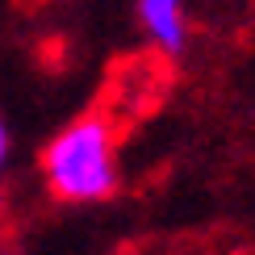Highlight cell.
I'll list each match as a JSON object with an SVG mask.
<instances>
[{"instance_id":"cell-2","label":"cell","mask_w":255,"mask_h":255,"mask_svg":"<svg viewBox=\"0 0 255 255\" xmlns=\"http://www.w3.org/2000/svg\"><path fill=\"white\" fill-rule=\"evenodd\" d=\"M134 8L155 50H163L167 59L188 50V0H134Z\"/></svg>"},{"instance_id":"cell-4","label":"cell","mask_w":255,"mask_h":255,"mask_svg":"<svg viewBox=\"0 0 255 255\" xmlns=\"http://www.w3.org/2000/svg\"><path fill=\"white\" fill-rule=\"evenodd\" d=\"M0 218H4V193H0Z\"/></svg>"},{"instance_id":"cell-3","label":"cell","mask_w":255,"mask_h":255,"mask_svg":"<svg viewBox=\"0 0 255 255\" xmlns=\"http://www.w3.org/2000/svg\"><path fill=\"white\" fill-rule=\"evenodd\" d=\"M8 159H13V130H8V122H4V113H0V176H4V167H8Z\"/></svg>"},{"instance_id":"cell-5","label":"cell","mask_w":255,"mask_h":255,"mask_svg":"<svg viewBox=\"0 0 255 255\" xmlns=\"http://www.w3.org/2000/svg\"><path fill=\"white\" fill-rule=\"evenodd\" d=\"M0 255H17V251H0Z\"/></svg>"},{"instance_id":"cell-1","label":"cell","mask_w":255,"mask_h":255,"mask_svg":"<svg viewBox=\"0 0 255 255\" xmlns=\"http://www.w3.org/2000/svg\"><path fill=\"white\" fill-rule=\"evenodd\" d=\"M38 172L63 205H101L118 193V130L105 113H80L42 146Z\"/></svg>"}]
</instances>
